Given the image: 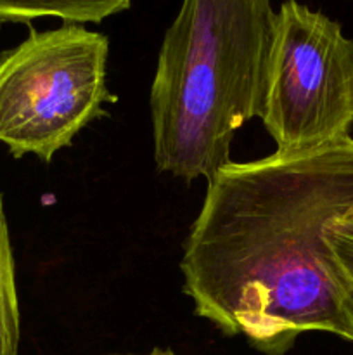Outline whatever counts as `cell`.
Masks as SVG:
<instances>
[{"label":"cell","mask_w":353,"mask_h":355,"mask_svg":"<svg viewBox=\"0 0 353 355\" xmlns=\"http://www.w3.org/2000/svg\"><path fill=\"white\" fill-rule=\"evenodd\" d=\"M21 312L16 286V266L10 246L3 198L0 194V355H17Z\"/></svg>","instance_id":"8992f818"},{"label":"cell","mask_w":353,"mask_h":355,"mask_svg":"<svg viewBox=\"0 0 353 355\" xmlns=\"http://www.w3.org/2000/svg\"><path fill=\"white\" fill-rule=\"evenodd\" d=\"M346 309H348L350 321H352V326H353V291H348V300H346Z\"/></svg>","instance_id":"9c48e42d"},{"label":"cell","mask_w":353,"mask_h":355,"mask_svg":"<svg viewBox=\"0 0 353 355\" xmlns=\"http://www.w3.org/2000/svg\"><path fill=\"white\" fill-rule=\"evenodd\" d=\"M353 218V137L227 163L208 180L180 270L194 314L265 355L324 331L353 342L327 236Z\"/></svg>","instance_id":"6da1fadb"},{"label":"cell","mask_w":353,"mask_h":355,"mask_svg":"<svg viewBox=\"0 0 353 355\" xmlns=\"http://www.w3.org/2000/svg\"><path fill=\"white\" fill-rule=\"evenodd\" d=\"M273 23L270 0H182L149 92L159 172L208 182L230 163L237 130L262 114Z\"/></svg>","instance_id":"7a4b0ae2"},{"label":"cell","mask_w":353,"mask_h":355,"mask_svg":"<svg viewBox=\"0 0 353 355\" xmlns=\"http://www.w3.org/2000/svg\"><path fill=\"white\" fill-rule=\"evenodd\" d=\"M260 120L277 151L348 137L353 127V40L338 21L298 0L280 3Z\"/></svg>","instance_id":"277c9868"},{"label":"cell","mask_w":353,"mask_h":355,"mask_svg":"<svg viewBox=\"0 0 353 355\" xmlns=\"http://www.w3.org/2000/svg\"><path fill=\"white\" fill-rule=\"evenodd\" d=\"M106 355H176V354L170 349H159V347H156V349H152L151 352L147 354H106Z\"/></svg>","instance_id":"ba28073f"},{"label":"cell","mask_w":353,"mask_h":355,"mask_svg":"<svg viewBox=\"0 0 353 355\" xmlns=\"http://www.w3.org/2000/svg\"><path fill=\"white\" fill-rule=\"evenodd\" d=\"M352 2H353V0H352Z\"/></svg>","instance_id":"30bf717a"},{"label":"cell","mask_w":353,"mask_h":355,"mask_svg":"<svg viewBox=\"0 0 353 355\" xmlns=\"http://www.w3.org/2000/svg\"><path fill=\"white\" fill-rule=\"evenodd\" d=\"M327 246L343 286L353 291V218L332 227L327 236Z\"/></svg>","instance_id":"52a82bcc"},{"label":"cell","mask_w":353,"mask_h":355,"mask_svg":"<svg viewBox=\"0 0 353 355\" xmlns=\"http://www.w3.org/2000/svg\"><path fill=\"white\" fill-rule=\"evenodd\" d=\"M109 38L83 24L31 33L0 55V142L51 163L116 103L107 85Z\"/></svg>","instance_id":"3957f363"},{"label":"cell","mask_w":353,"mask_h":355,"mask_svg":"<svg viewBox=\"0 0 353 355\" xmlns=\"http://www.w3.org/2000/svg\"><path fill=\"white\" fill-rule=\"evenodd\" d=\"M132 6V0H0V23H31L57 17L68 24L102 23Z\"/></svg>","instance_id":"5b68a950"}]
</instances>
